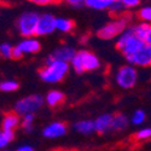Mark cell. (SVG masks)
Masks as SVG:
<instances>
[{"label": "cell", "mask_w": 151, "mask_h": 151, "mask_svg": "<svg viewBox=\"0 0 151 151\" xmlns=\"http://www.w3.org/2000/svg\"><path fill=\"white\" fill-rule=\"evenodd\" d=\"M144 44L147 45V46H151V24H150V27L145 34V37H144Z\"/></svg>", "instance_id": "d6a6232c"}, {"label": "cell", "mask_w": 151, "mask_h": 151, "mask_svg": "<svg viewBox=\"0 0 151 151\" xmlns=\"http://www.w3.org/2000/svg\"><path fill=\"white\" fill-rule=\"evenodd\" d=\"M9 139L5 137V134H4V132L3 131H0V149H4V147H6L7 145H9Z\"/></svg>", "instance_id": "4dcf8cb0"}, {"label": "cell", "mask_w": 151, "mask_h": 151, "mask_svg": "<svg viewBox=\"0 0 151 151\" xmlns=\"http://www.w3.org/2000/svg\"><path fill=\"white\" fill-rule=\"evenodd\" d=\"M30 3L35 4V5H40V6H46V5H53V4H58L62 0H29Z\"/></svg>", "instance_id": "f1b7e54d"}, {"label": "cell", "mask_w": 151, "mask_h": 151, "mask_svg": "<svg viewBox=\"0 0 151 151\" xmlns=\"http://www.w3.org/2000/svg\"><path fill=\"white\" fill-rule=\"evenodd\" d=\"M21 123V119L19 115H17L15 111L12 112H7V114L4 115L1 126H3V129L4 131H15Z\"/></svg>", "instance_id": "5bb4252c"}, {"label": "cell", "mask_w": 151, "mask_h": 151, "mask_svg": "<svg viewBox=\"0 0 151 151\" xmlns=\"http://www.w3.org/2000/svg\"><path fill=\"white\" fill-rule=\"evenodd\" d=\"M12 50H14V46L9 42H4L0 45V55L4 58H12Z\"/></svg>", "instance_id": "484cf974"}, {"label": "cell", "mask_w": 151, "mask_h": 151, "mask_svg": "<svg viewBox=\"0 0 151 151\" xmlns=\"http://www.w3.org/2000/svg\"><path fill=\"white\" fill-rule=\"evenodd\" d=\"M33 121H34V114H26V115H23L21 126H22V128L24 129V132H27V133L32 132V129H33Z\"/></svg>", "instance_id": "603a6c76"}, {"label": "cell", "mask_w": 151, "mask_h": 151, "mask_svg": "<svg viewBox=\"0 0 151 151\" xmlns=\"http://www.w3.org/2000/svg\"><path fill=\"white\" fill-rule=\"evenodd\" d=\"M0 58H1V55H0Z\"/></svg>", "instance_id": "8d00e7d4"}, {"label": "cell", "mask_w": 151, "mask_h": 151, "mask_svg": "<svg viewBox=\"0 0 151 151\" xmlns=\"http://www.w3.org/2000/svg\"><path fill=\"white\" fill-rule=\"evenodd\" d=\"M64 93L58 91V90H52L50 91L47 94H46V98H45V102L47 103L48 106L51 108H57L59 106L60 104H63L64 102Z\"/></svg>", "instance_id": "9a60e30c"}, {"label": "cell", "mask_w": 151, "mask_h": 151, "mask_svg": "<svg viewBox=\"0 0 151 151\" xmlns=\"http://www.w3.org/2000/svg\"><path fill=\"white\" fill-rule=\"evenodd\" d=\"M19 83L16 80H5L0 81V91L1 92H14L17 91Z\"/></svg>", "instance_id": "44dd1931"}, {"label": "cell", "mask_w": 151, "mask_h": 151, "mask_svg": "<svg viewBox=\"0 0 151 151\" xmlns=\"http://www.w3.org/2000/svg\"><path fill=\"white\" fill-rule=\"evenodd\" d=\"M74 129L81 134H91L94 132V123L91 120H81L74 123Z\"/></svg>", "instance_id": "e0dca14e"}, {"label": "cell", "mask_w": 151, "mask_h": 151, "mask_svg": "<svg viewBox=\"0 0 151 151\" xmlns=\"http://www.w3.org/2000/svg\"><path fill=\"white\" fill-rule=\"evenodd\" d=\"M71 62V67L74 68V70L76 71L78 74H82L83 73V68H82V63L80 60V57L78 55V52L75 53V56L73 57V59L70 60Z\"/></svg>", "instance_id": "83f0119b"}, {"label": "cell", "mask_w": 151, "mask_h": 151, "mask_svg": "<svg viewBox=\"0 0 151 151\" xmlns=\"http://www.w3.org/2000/svg\"><path fill=\"white\" fill-rule=\"evenodd\" d=\"M78 55H79L80 60L82 63L83 71H93L100 67V60L94 53H92L90 51H86V50H82V51L78 52Z\"/></svg>", "instance_id": "30bf717a"}, {"label": "cell", "mask_w": 151, "mask_h": 151, "mask_svg": "<svg viewBox=\"0 0 151 151\" xmlns=\"http://www.w3.org/2000/svg\"><path fill=\"white\" fill-rule=\"evenodd\" d=\"M112 116L111 114H103L98 116L93 123H94V132L97 133H106L109 131H111V122H112Z\"/></svg>", "instance_id": "4fadbf2b"}, {"label": "cell", "mask_w": 151, "mask_h": 151, "mask_svg": "<svg viewBox=\"0 0 151 151\" xmlns=\"http://www.w3.org/2000/svg\"><path fill=\"white\" fill-rule=\"evenodd\" d=\"M44 102H45V99L42 98V96L30 94V96H27L17 100L14 106V111L17 115H22V116L26 114H34V112H36L42 106Z\"/></svg>", "instance_id": "277c9868"}, {"label": "cell", "mask_w": 151, "mask_h": 151, "mask_svg": "<svg viewBox=\"0 0 151 151\" xmlns=\"http://www.w3.org/2000/svg\"><path fill=\"white\" fill-rule=\"evenodd\" d=\"M76 51H75V48L71 47V46H59L58 48H56L55 51L50 55L53 59L56 60H62V62H70L73 59V57L75 56Z\"/></svg>", "instance_id": "7c38bea8"}, {"label": "cell", "mask_w": 151, "mask_h": 151, "mask_svg": "<svg viewBox=\"0 0 151 151\" xmlns=\"http://www.w3.org/2000/svg\"><path fill=\"white\" fill-rule=\"evenodd\" d=\"M16 151H35V150H34V147L30 146V145H22V146L17 147Z\"/></svg>", "instance_id": "e575fe53"}, {"label": "cell", "mask_w": 151, "mask_h": 151, "mask_svg": "<svg viewBox=\"0 0 151 151\" xmlns=\"http://www.w3.org/2000/svg\"><path fill=\"white\" fill-rule=\"evenodd\" d=\"M129 119L124 114H116L112 116V122H111V131L120 132L128 127Z\"/></svg>", "instance_id": "2e32d148"}, {"label": "cell", "mask_w": 151, "mask_h": 151, "mask_svg": "<svg viewBox=\"0 0 151 151\" xmlns=\"http://www.w3.org/2000/svg\"><path fill=\"white\" fill-rule=\"evenodd\" d=\"M68 131V127L64 122H60V121H56L47 124L46 127L42 131V135L47 139H55V138L62 137Z\"/></svg>", "instance_id": "8fae6325"}, {"label": "cell", "mask_w": 151, "mask_h": 151, "mask_svg": "<svg viewBox=\"0 0 151 151\" xmlns=\"http://www.w3.org/2000/svg\"><path fill=\"white\" fill-rule=\"evenodd\" d=\"M115 81L117 86L123 90H128L137 83L138 81V71L133 65H123L121 67L115 75Z\"/></svg>", "instance_id": "8992f818"}, {"label": "cell", "mask_w": 151, "mask_h": 151, "mask_svg": "<svg viewBox=\"0 0 151 151\" xmlns=\"http://www.w3.org/2000/svg\"><path fill=\"white\" fill-rule=\"evenodd\" d=\"M129 65L133 67H151V46L145 45L134 55L126 58Z\"/></svg>", "instance_id": "ba28073f"}, {"label": "cell", "mask_w": 151, "mask_h": 151, "mask_svg": "<svg viewBox=\"0 0 151 151\" xmlns=\"http://www.w3.org/2000/svg\"><path fill=\"white\" fill-rule=\"evenodd\" d=\"M144 46H145L144 41L134 35L131 27L126 28V30L119 36V39L116 41V48L126 58L134 55Z\"/></svg>", "instance_id": "7a4b0ae2"}, {"label": "cell", "mask_w": 151, "mask_h": 151, "mask_svg": "<svg viewBox=\"0 0 151 151\" xmlns=\"http://www.w3.org/2000/svg\"><path fill=\"white\" fill-rule=\"evenodd\" d=\"M65 1L71 5V6H75V7H79L81 5H85V1L86 0H65Z\"/></svg>", "instance_id": "1f68e13d"}, {"label": "cell", "mask_w": 151, "mask_h": 151, "mask_svg": "<svg viewBox=\"0 0 151 151\" xmlns=\"http://www.w3.org/2000/svg\"><path fill=\"white\" fill-rule=\"evenodd\" d=\"M149 27H150L149 23H139V24H135V26H132L131 28H132L134 35L144 41V37H145V34H146Z\"/></svg>", "instance_id": "ffe728a7"}, {"label": "cell", "mask_w": 151, "mask_h": 151, "mask_svg": "<svg viewBox=\"0 0 151 151\" xmlns=\"http://www.w3.org/2000/svg\"><path fill=\"white\" fill-rule=\"evenodd\" d=\"M145 119H146V115L143 110H135L131 117V122L135 126H139L145 121Z\"/></svg>", "instance_id": "d4e9b609"}, {"label": "cell", "mask_w": 151, "mask_h": 151, "mask_svg": "<svg viewBox=\"0 0 151 151\" xmlns=\"http://www.w3.org/2000/svg\"><path fill=\"white\" fill-rule=\"evenodd\" d=\"M3 132H4V134H5V137L9 139V142H11V140H14V138H15V131H4L3 129Z\"/></svg>", "instance_id": "836d02e7"}, {"label": "cell", "mask_w": 151, "mask_h": 151, "mask_svg": "<svg viewBox=\"0 0 151 151\" xmlns=\"http://www.w3.org/2000/svg\"><path fill=\"white\" fill-rule=\"evenodd\" d=\"M126 9H131V7H135L140 4V0H122L120 1Z\"/></svg>", "instance_id": "f546056e"}, {"label": "cell", "mask_w": 151, "mask_h": 151, "mask_svg": "<svg viewBox=\"0 0 151 151\" xmlns=\"http://www.w3.org/2000/svg\"><path fill=\"white\" fill-rule=\"evenodd\" d=\"M40 50H41V45L39 40H36L35 37H26V39H23L14 47V50H12V58L21 59L24 55L37 53Z\"/></svg>", "instance_id": "52a82bcc"}, {"label": "cell", "mask_w": 151, "mask_h": 151, "mask_svg": "<svg viewBox=\"0 0 151 151\" xmlns=\"http://www.w3.org/2000/svg\"><path fill=\"white\" fill-rule=\"evenodd\" d=\"M138 18L140 21H143L144 23H151V6H145V7H142L137 14Z\"/></svg>", "instance_id": "cb8c5ba5"}, {"label": "cell", "mask_w": 151, "mask_h": 151, "mask_svg": "<svg viewBox=\"0 0 151 151\" xmlns=\"http://www.w3.org/2000/svg\"><path fill=\"white\" fill-rule=\"evenodd\" d=\"M69 71V64L67 62L56 60L48 56L45 60V67L39 70V76L47 83H57L65 78Z\"/></svg>", "instance_id": "6da1fadb"}, {"label": "cell", "mask_w": 151, "mask_h": 151, "mask_svg": "<svg viewBox=\"0 0 151 151\" xmlns=\"http://www.w3.org/2000/svg\"><path fill=\"white\" fill-rule=\"evenodd\" d=\"M75 28V23L68 18H56V30L62 33H69Z\"/></svg>", "instance_id": "d6986e66"}, {"label": "cell", "mask_w": 151, "mask_h": 151, "mask_svg": "<svg viewBox=\"0 0 151 151\" xmlns=\"http://www.w3.org/2000/svg\"><path fill=\"white\" fill-rule=\"evenodd\" d=\"M149 138H151V128L150 127H145L134 134L135 140H146Z\"/></svg>", "instance_id": "4316f807"}, {"label": "cell", "mask_w": 151, "mask_h": 151, "mask_svg": "<svg viewBox=\"0 0 151 151\" xmlns=\"http://www.w3.org/2000/svg\"><path fill=\"white\" fill-rule=\"evenodd\" d=\"M116 1H122V0H116Z\"/></svg>", "instance_id": "d590c367"}, {"label": "cell", "mask_w": 151, "mask_h": 151, "mask_svg": "<svg viewBox=\"0 0 151 151\" xmlns=\"http://www.w3.org/2000/svg\"><path fill=\"white\" fill-rule=\"evenodd\" d=\"M40 15L34 11H28L22 14L17 21V29L24 37H34L36 33V26Z\"/></svg>", "instance_id": "5b68a950"}, {"label": "cell", "mask_w": 151, "mask_h": 151, "mask_svg": "<svg viewBox=\"0 0 151 151\" xmlns=\"http://www.w3.org/2000/svg\"><path fill=\"white\" fill-rule=\"evenodd\" d=\"M109 10H110L112 16H115L116 18H119V17H123L126 15V10H127V9H126L120 1H116V0H115V3L111 5V7Z\"/></svg>", "instance_id": "7402d4cb"}, {"label": "cell", "mask_w": 151, "mask_h": 151, "mask_svg": "<svg viewBox=\"0 0 151 151\" xmlns=\"http://www.w3.org/2000/svg\"><path fill=\"white\" fill-rule=\"evenodd\" d=\"M128 21H129L128 15H124L123 17L112 19V21L108 22L106 24H104L100 29H98L97 36L103 40H111L116 36H120L126 30V28H127Z\"/></svg>", "instance_id": "3957f363"}, {"label": "cell", "mask_w": 151, "mask_h": 151, "mask_svg": "<svg viewBox=\"0 0 151 151\" xmlns=\"http://www.w3.org/2000/svg\"><path fill=\"white\" fill-rule=\"evenodd\" d=\"M56 30V17L51 14H44L39 17V22L36 26V33L37 36L50 35Z\"/></svg>", "instance_id": "9c48e42d"}, {"label": "cell", "mask_w": 151, "mask_h": 151, "mask_svg": "<svg viewBox=\"0 0 151 151\" xmlns=\"http://www.w3.org/2000/svg\"><path fill=\"white\" fill-rule=\"evenodd\" d=\"M115 0H86L85 5L94 10H106L110 9Z\"/></svg>", "instance_id": "ac0fdd59"}]
</instances>
